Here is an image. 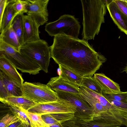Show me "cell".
<instances>
[{"label": "cell", "instance_id": "484cf974", "mask_svg": "<svg viewBox=\"0 0 127 127\" xmlns=\"http://www.w3.org/2000/svg\"><path fill=\"white\" fill-rule=\"evenodd\" d=\"M102 95L107 100H113L127 102V92L109 93L102 91Z\"/></svg>", "mask_w": 127, "mask_h": 127}, {"label": "cell", "instance_id": "6da1fadb", "mask_svg": "<svg viewBox=\"0 0 127 127\" xmlns=\"http://www.w3.org/2000/svg\"><path fill=\"white\" fill-rule=\"evenodd\" d=\"M51 57L82 77L92 76L106 61L85 40L64 35L54 37L50 46Z\"/></svg>", "mask_w": 127, "mask_h": 127}, {"label": "cell", "instance_id": "4dcf8cb0", "mask_svg": "<svg viewBox=\"0 0 127 127\" xmlns=\"http://www.w3.org/2000/svg\"><path fill=\"white\" fill-rule=\"evenodd\" d=\"M120 10L127 16V0H113Z\"/></svg>", "mask_w": 127, "mask_h": 127}, {"label": "cell", "instance_id": "2e32d148", "mask_svg": "<svg viewBox=\"0 0 127 127\" xmlns=\"http://www.w3.org/2000/svg\"><path fill=\"white\" fill-rule=\"evenodd\" d=\"M75 123L81 127H120L122 125L117 122L105 120L85 121L74 118Z\"/></svg>", "mask_w": 127, "mask_h": 127}, {"label": "cell", "instance_id": "d6986e66", "mask_svg": "<svg viewBox=\"0 0 127 127\" xmlns=\"http://www.w3.org/2000/svg\"><path fill=\"white\" fill-rule=\"evenodd\" d=\"M0 78H1L6 88L8 97L23 96L22 86L12 81L0 70Z\"/></svg>", "mask_w": 127, "mask_h": 127}, {"label": "cell", "instance_id": "30bf717a", "mask_svg": "<svg viewBox=\"0 0 127 127\" xmlns=\"http://www.w3.org/2000/svg\"><path fill=\"white\" fill-rule=\"evenodd\" d=\"M23 22L24 44L40 39L39 28L41 25L34 17L31 15H24Z\"/></svg>", "mask_w": 127, "mask_h": 127}, {"label": "cell", "instance_id": "9c48e42d", "mask_svg": "<svg viewBox=\"0 0 127 127\" xmlns=\"http://www.w3.org/2000/svg\"><path fill=\"white\" fill-rule=\"evenodd\" d=\"M27 15L33 16L41 26L48 20L47 8L49 0H27Z\"/></svg>", "mask_w": 127, "mask_h": 127}, {"label": "cell", "instance_id": "f35d334b", "mask_svg": "<svg viewBox=\"0 0 127 127\" xmlns=\"http://www.w3.org/2000/svg\"><path fill=\"white\" fill-rule=\"evenodd\" d=\"M26 127H32L31 126V125H26Z\"/></svg>", "mask_w": 127, "mask_h": 127}, {"label": "cell", "instance_id": "277c9868", "mask_svg": "<svg viewBox=\"0 0 127 127\" xmlns=\"http://www.w3.org/2000/svg\"><path fill=\"white\" fill-rule=\"evenodd\" d=\"M80 28L79 22L74 16L65 14L56 21L47 23L45 30L51 36L64 35L77 39Z\"/></svg>", "mask_w": 127, "mask_h": 127}, {"label": "cell", "instance_id": "7402d4cb", "mask_svg": "<svg viewBox=\"0 0 127 127\" xmlns=\"http://www.w3.org/2000/svg\"><path fill=\"white\" fill-rule=\"evenodd\" d=\"M59 65L62 71L60 76L63 79L79 87L81 86L83 77L64 66L60 65Z\"/></svg>", "mask_w": 127, "mask_h": 127}, {"label": "cell", "instance_id": "ab89813d", "mask_svg": "<svg viewBox=\"0 0 127 127\" xmlns=\"http://www.w3.org/2000/svg\"></svg>", "mask_w": 127, "mask_h": 127}, {"label": "cell", "instance_id": "ba28073f", "mask_svg": "<svg viewBox=\"0 0 127 127\" xmlns=\"http://www.w3.org/2000/svg\"><path fill=\"white\" fill-rule=\"evenodd\" d=\"M29 112L42 115L55 113H72L76 111L75 106L69 101L59 98L57 101L43 103H37L30 109Z\"/></svg>", "mask_w": 127, "mask_h": 127}, {"label": "cell", "instance_id": "d6a6232c", "mask_svg": "<svg viewBox=\"0 0 127 127\" xmlns=\"http://www.w3.org/2000/svg\"><path fill=\"white\" fill-rule=\"evenodd\" d=\"M9 0H0V21L1 20L6 7Z\"/></svg>", "mask_w": 127, "mask_h": 127}, {"label": "cell", "instance_id": "5bb4252c", "mask_svg": "<svg viewBox=\"0 0 127 127\" xmlns=\"http://www.w3.org/2000/svg\"><path fill=\"white\" fill-rule=\"evenodd\" d=\"M94 77L101 87L106 93H112L121 92L119 84L114 82L102 73H96Z\"/></svg>", "mask_w": 127, "mask_h": 127}, {"label": "cell", "instance_id": "5b68a950", "mask_svg": "<svg viewBox=\"0 0 127 127\" xmlns=\"http://www.w3.org/2000/svg\"><path fill=\"white\" fill-rule=\"evenodd\" d=\"M22 89V96L38 103L56 101L59 98L56 92L47 84L25 82Z\"/></svg>", "mask_w": 127, "mask_h": 127}, {"label": "cell", "instance_id": "e0dca14e", "mask_svg": "<svg viewBox=\"0 0 127 127\" xmlns=\"http://www.w3.org/2000/svg\"><path fill=\"white\" fill-rule=\"evenodd\" d=\"M74 117V113H55L42 115L43 120L48 125L57 123H61L72 119Z\"/></svg>", "mask_w": 127, "mask_h": 127}, {"label": "cell", "instance_id": "3957f363", "mask_svg": "<svg viewBox=\"0 0 127 127\" xmlns=\"http://www.w3.org/2000/svg\"><path fill=\"white\" fill-rule=\"evenodd\" d=\"M19 52L37 64L41 70L48 72L51 53L50 46L45 40L26 43L20 47Z\"/></svg>", "mask_w": 127, "mask_h": 127}, {"label": "cell", "instance_id": "603a6c76", "mask_svg": "<svg viewBox=\"0 0 127 127\" xmlns=\"http://www.w3.org/2000/svg\"><path fill=\"white\" fill-rule=\"evenodd\" d=\"M24 13H21L17 15L13 19L11 25L21 46L24 44Z\"/></svg>", "mask_w": 127, "mask_h": 127}, {"label": "cell", "instance_id": "1f68e13d", "mask_svg": "<svg viewBox=\"0 0 127 127\" xmlns=\"http://www.w3.org/2000/svg\"><path fill=\"white\" fill-rule=\"evenodd\" d=\"M107 100L112 104L127 110V102L113 100Z\"/></svg>", "mask_w": 127, "mask_h": 127}, {"label": "cell", "instance_id": "f546056e", "mask_svg": "<svg viewBox=\"0 0 127 127\" xmlns=\"http://www.w3.org/2000/svg\"><path fill=\"white\" fill-rule=\"evenodd\" d=\"M8 97V92L1 79L0 78V100L2 102Z\"/></svg>", "mask_w": 127, "mask_h": 127}, {"label": "cell", "instance_id": "8992f818", "mask_svg": "<svg viewBox=\"0 0 127 127\" xmlns=\"http://www.w3.org/2000/svg\"><path fill=\"white\" fill-rule=\"evenodd\" d=\"M0 52L4 54L16 68L22 72L35 75L41 70L34 62L0 40Z\"/></svg>", "mask_w": 127, "mask_h": 127}, {"label": "cell", "instance_id": "7c38bea8", "mask_svg": "<svg viewBox=\"0 0 127 127\" xmlns=\"http://www.w3.org/2000/svg\"><path fill=\"white\" fill-rule=\"evenodd\" d=\"M0 69L8 77L21 86L24 83V79L14 65L3 54L0 53Z\"/></svg>", "mask_w": 127, "mask_h": 127}, {"label": "cell", "instance_id": "8d00e7d4", "mask_svg": "<svg viewBox=\"0 0 127 127\" xmlns=\"http://www.w3.org/2000/svg\"><path fill=\"white\" fill-rule=\"evenodd\" d=\"M59 66V67L57 69V72L59 76H60L61 74L62 71L60 67Z\"/></svg>", "mask_w": 127, "mask_h": 127}, {"label": "cell", "instance_id": "f1b7e54d", "mask_svg": "<svg viewBox=\"0 0 127 127\" xmlns=\"http://www.w3.org/2000/svg\"><path fill=\"white\" fill-rule=\"evenodd\" d=\"M19 119L15 115L9 114H6L0 120V127H8Z\"/></svg>", "mask_w": 127, "mask_h": 127}, {"label": "cell", "instance_id": "4316f807", "mask_svg": "<svg viewBox=\"0 0 127 127\" xmlns=\"http://www.w3.org/2000/svg\"><path fill=\"white\" fill-rule=\"evenodd\" d=\"M7 105L13 114L19 120L26 125H31V123L26 114L23 111L16 107L10 105Z\"/></svg>", "mask_w": 127, "mask_h": 127}, {"label": "cell", "instance_id": "4fadbf2b", "mask_svg": "<svg viewBox=\"0 0 127 127\" xmlns=\"http://www.w3.org/2000/svg\"><path fill=\"white\" fill-rule=\"evenodd\" d=\"M47 84L54 91L80 94L79 86L64 80L60 76L51 78Z\"/></svg>", "mask_w": 127, "mask_h": 127}, {"label": "cell", "instance_id": "d590c367", "mask_svg": "<svg viewBox=\"0 0 127 127\" xmlns=\"http://www.w3.org/2000/svg\"><path fill=\"white\" fill-rule=\"evenodd\" d=\"M49 125V127H63L61 123H56Z\"/></svg>", "mask_w": 127, "mask_h": 127}, {"label": "cell", "instance_id": "9a60e30c", "mask_svg": "<svg viewBox=\"0 0 127 127\" xmlns=\"http://www.w3.org/2000/svg\"><path fill=\"white\" fill-rule=\"evenodd\" d=\"M13 1L9 0L0 21V33L11 26L13 19L17 15L13 7Z\"/></svg>", "mask_w": 127, "mask_h": 127}, {"label": "cell", "instance_id": "ac0fdd59", "mask_svg": "<svg viewBox=\"0 0 127 127\" xmlns=\"http://www.w3.org/2000/svg\"><path fill=\"white\" fill-rule=\"evenodd\" d=\"M2 102L19 108H22L27 111L38 103L23 96L9 97Z\"/></svg>", "mask_w": 127, "mask_h": 127}, {"label": "cell", "instance_id": "d4e9b609", "mask_svg": "<svg viewBox=\"0 0 127 127\" xmlns=\"http://www.w3.org/2000/svg\"><path fill=\"white\" fill-rule=\"evenodd\" d=\"M81 86L85 87L95 93L102 94V90L94 77H83Z\"/></svg>", "mask_w": 127, "mask_h": 127}, {"label": "cell", "instance_id": "83f0119b", "mask_svg": "<svg viewBox=\"0 0 127 127\" xmlns=\"http://www.w3.org/2000/svg\"><path fill=\"white\" fill-rule=\"evenodd\" d=\"M26 0H13V6L16 15L26 13Z\"/></svg>", "mask_w": 127, "mask_h": 127}, {"label": "cell", "instance_id": "836d02e7", "mask_svg": "<svg viewBox=\"0 0 127 127\" xmlns=\"http://www.w3.org/2000/svg\"><path fill=\"white\" fill-rule=\"evenodd\" d=\"M69 120L61 123L63 127H81L76 124L73 119Z\"/></svg>", "mask_w": 127, "mask_h": 127}, {"label": "cell", "instance_id": "ffe728a7", "mask_svg": "<svg viewBox=\"0 0 127 127\" xmlns=\"http://www.w3.org/2000/svg\"><path fill=\"white\" fill-rule=\"evenodd\" d=\"M0 40L19 52L21 46L11 25L0 33Z\"/></svg>", "mask_w": 127, "mask_h": 127}, {"label": "cell", "instance_id": "7a4b0ae2", "mask_svg": "<svg viewBox=\"0 0 127 127\" xmlns=\"http://www.w3.org/2000/svg\"><path fill=\"white\" fill-rule=\"evenodd\" d=\"M82 8V39L88 42L94 40L100 32L102 24L104 22L106 12L104 0H81Z\"/></svg>", "mask_w": 127, "mask_h": 127}, {"label": "cell", "instance_id": "74e56055", "mask_svg": "<svg viewBox=\"0 0 127 127\" xmlns=\"http://www.w3.org/2000/svg\"><path fill=\"white\" fill-rule=\"evenodd\" d=\"M125 72L127 73V64L123 70L122 72Z\"/></svg>", "mask_w": 127, "mask_h": 127}, {"label": "cell", "instance_id": "8fae6325", "mask_svg": "<svg viewBox=\"0 0 127 127\" xmlns=\"http://www.w3.org/2000/svg\"><path fill=\"white\" fill-rule=\"evenodd\" d=\"M106 8L115 23L122 32L127 35V16L112 0H105Z\"/></svg>", "mask_w": 127, "mask_h": 127}, {"label": "cell", "instance_id": "44dd1931", "mask_svg": "<svg viewBox=\"0 0 127 127\" xmlns=\"http://www.w3.org/2000/svg\"><path fill=\"white\" fill-rule=\"evenodd\" d=\"M80 94L82 98L90 106L95 115L107 109L105 108L95 97L88 93L82 86L79 87Z\"/></svg>", "mask_w": 127, "mask_h": 127}, {"label": "cell", "instance_id": "52a82bcc", "mask_svg": "<svg viewBox=\"0 0 127 127\" xmlns=\"http://www.w3.org/2000/svg\"><path fill=\"white\" fill-rule=\"evenodd\" d=\"M60 98L67 100L75 107L74 118L85 121L94 120L95 113L88 104L80 94L58 90L55 91Z\"/></svg>", "mask_w": 127, "mask_h": 127}, {"label": "cell", "instance_id": "e575fe53", "mask_svg": "<svg viewBox=\"0 0 127 127\" xmlns=\"http://www.w3.org/2000/svg\"><path fill=\"white\" fill-rule=\"evenodd\" d=\"M8 127H26V126L25 124L23 123L20 120H19Z\"/></svg>", "mask_w": 127, "mask_h": 127}, {"label": "cell", "instance_id": "cb8c5ba5", "mask_svg": "<svg viewBox=\"0 0 127 127\" xmlns=\"http://www.w3.org/2000/svg\"><path fill=\"white\" fill-rule=\"evenodd\" d=\"M26 114L32 127H49V125L42 119L41 114L34 113L29 112L22 108H19Z\"/></svg>", "mask_w": 127, "mask_h": 127}]
</instances>
